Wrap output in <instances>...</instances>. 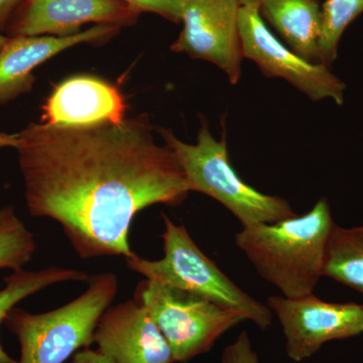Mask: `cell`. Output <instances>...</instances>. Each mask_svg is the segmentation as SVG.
Returning <instances> with one entry per match:
<instances>
[{
    "instance_id": "obj_22",
    "label": "cell",
    "mask_w": 363,
    "mask_h": 363,
    "mask_svg": "<svg viewBox=\"0 0 363 363\" xmlns=\"http://www.w3.org/2000/svg\"><path fill=\"white\" fill-rule=\"evenodd\" d=\"M26 0H0V33L6 30L14 14Z\"/></svg>"
},
{
    "instance_id": "obj_7",
    "label": "cell",
    "mask_w": 363,
    "mask_h": 363,
    "mask_svg": "<svg viewBox=\"0 0 363 363\" xmlns=\"http://www.w3.org/2000/svg\"><path fill=\"white\" fill-rule=\"evenodd\" d=\"M267 306L278 318L286 353L296 362L313 357L329 341L363 333V305L325 302L312 293L298 298L272 296Z\"/></svg>"
},
{
    "instance_id": "obj_3",
    "label": "cell",
    "mask_w": 363,
    "mask_h": 363,
    "mask_svg": "<svg viewBox=\"0 0 363 363\" xmlns=\"http://www.w3.org/2000/svg\"><path fill=\"white\" fill-rule=\"evenodd\" d=\"M157 131L180 164L189 191L213 198L243 227L274 223L297 215L286 200L255 190L238 175L229 159L225 133L216 140L207 121H201L194 145L183 142L167 128Z\"/></svg>"
},
{
    "instance_id": "obj_20",
    "label": "cell",
    "mask_w": 363,
    "mask_h": 363,
    "mask_svg": "<svg viewBox=\"0 0 363 363\" xmlns=\"http://www.w3.org/2000/svg\"><path fill=\"white\" fill-rule=\"evenodd\" d=\"M222 363H260L259 357L252 350L247 332H242L235 342L227 346L222 353Z\"/></svg>"
},
{
    "instance_id": "obj_8",
    "label": "cell",
    "mask_w": 363,
    "mask_h": 363,
    "mask_svg": "<svg viewBox=\"0 0 363 363\" xmlns=\"http://www.w3.org/2000/svg\"><path fill=\"white\" fill-rule=\"evenodd\" d=\"M240 32L245 59L255 62L266 77L281 78L313 101L343 104L344 86L329 67L303 59L272 35L259 9L241 6Z\"/></svg>"
},
{
    "instance_id": "obj_24",
    "label": "cell",
    "mask_w": 363,
    "mask_h": 363,
    "mask_svg": "<svg viewBox=\"0 0 363 363\" xmlns=\"http://www.w3.org/2000/svg\"><path fill=\"white\" fill-rule=\"evenodd\" d=\"M241 6H253L259 9L264 0H238Z\"/></svg>"
},
{
    "instance_id": "obj_2",
    "label": "cell",
    "mask_w": 363,
    "mask_h": 363,
    "mask_svg": "<svg viewBox=\"0 0 363 363\" xmlns=\"http://www.w3.org/2000/svg\"><path fill=\"white\" fill-rule=\"evenodd\" d=\"M334 225L328 201L322 198L301 216L242 227L234 242L257 274L284 297H303L312 294L323 277L325 252Z\"/></svg>"
},
{
    "instance_id": "obj_11",
    "label": "cell",
    "mask_w": 363,
    "mask_h": 363,
    "mask_svg": "<svg viewBox=\"0 0 363 363\" xmlns=\"http://www.w3.org/2000/svg\"><path fill=\"white\" fill-rule=\"evenodd\" d=\"M98 350L117 363H174L168 341L135 298L111 306L94 333Z\"/></svg>"
},
{
    "instance_id": "obj_9",
    "label": "cell",
    "mask_w": 363,
    "mask_h": 363,
    "mask_svg": "<svg viewBox=\"0 0 363 363\" xmlns=\"http://www.w3.org/2000/svg\"><path fill=\"white\" fill-rule=\"evenodd\" d=\"M238 0H185L173 52L210 62L238 84L245 60L240 32Z\"/></svg>"
},
{
    "instance_id": "obj_14",
    "label": "cell",
    "mask_w": 363,
    "mask_h": 363,
    "mask_svg": "<svg viewBox=\"0 0 363 363\" xmlns=\"http://www.w3.org/2000/svg\"><path fill=\"white\" fill-rule=\"evenodd\" d=\"M259 11L293 52L319 64L322 7L317 0H264Z\"/></svg>"
},
{
    "instance_id": "obj_21",
    "label": "cell",
    "mask_w": 363,
    "mask_h": 363,
    "mask_svg": "<svg viewBox=\"0 0 363 363\" xmlns=\"http://www.w3.org/2000/svg\"><path fill=\"white\" fill-rule=\"evenodd\" d=\"M67 363H117L112 358L107 357L99 350H92L90 348H83L77 351L72 357L70 362Z\"/></svg>"
},
{
    "instance_id": "obj_23",
    "label": "cell",
    "mask_w": 363,
    "mask_h": 363,
    "mask_svg": "<svg viewBox=\"0 0 363 363\" xmlns=\"http://www.w3.org/2000/svg\"><path fill=\"white\" fill-rule=\"evenodd\" d=\"M16 135H9V133H0V149L2 147H13L16 145Z\"/></svg>"
},
{
    "instance_id": "obj_19",
    "label": "cell",
    "mask_w": 363,
    "mask_h": 363,
    "mask_svg": "<svg viewBox=\"0 0 363 363\" xmlns=\"http://www.w3.org/2000/svg\"><path fill=\"white\" fill-rule=\"evenodd\" d=\"M140 13H150L162 16L174 23H180L185 0H121Z\"/></svg>"
},
{
    "instance_id": "obj_10",
    "label": "cell",
    "mask_w": 363,
    "mask_h": 363,
    "mask_svg": "<svg viewBox=\"0 0 363 363\" xmlns=\"http://www.w3.org/2000/svg\"><path fill=\"white\" fill-rule=\"evenodd\" d=\"M140 14L121 0H26L7 26V37H70L89 23L133 26Z\"/></svg>"
},
{
    "instance_id": "obj_13",
    "label": "cell",
    "mask_w": 363,
    "mask_h": 363,
    "mask_svg": "<svg viewBox=\"0 0 363 363\" xmlns=\"http://www.w3.org/2000/svg\"><path fill=\"white\" fill-rule=\"evenodd\" d=\"M128 106L116 86L92 76H76L57 86L43 106L50 125L121 123Z\"/></svg>"
},
{
    "instance_id": "obj_6",
    "label": "cell",
    "mask_w": 363,
    "mask_h": 363,
    "mask_svg": "<svg viewBox=\"0 0 363 363\" xmlns=\"http://www.w3.org/2000/svg\"><path fill=\"white\" fill-rule=\"evenodd\" d=\"M133 298L159 327L175 362L209 352L224 333L247 320L207 298L152 279L138 283Z\"/></svg>"
},
{
    "instance_id": "obj_1",
    "label": "cell",
    "mask_w": 363,
    "mask_h": 363,
    "mask_svg": "<svg viewBox=\"0 0 363 363\" xmlns=\"http://www.w3.org/2000/svg\"><path fill=\"white\" fill-rule=\"evenodd\" d=\"M147 116L121 123H30L16 133L28 212L58 222L83 259L133 255L138 212L177 206L190 191L168 145Z\"/></svg>"
},
{
    "instance_id": "obj_16",
    "label": "cell",
    "mask_w": 363,
    "mask_h": 363,
    "mask_svg": "<svg viewBox=\"0 0 363 363\" xmlns=\"http://www.w3.org/2000/svg\"><path fill=\"white\" fill-rule=\"evenodd\" d=\"M89 276L84 272L67 267H51L40 271H26L21 269L13 271L4 279V288L0 290V325L4 323L9 313L18 303L33 294L44 290L47 286L65 281H87ZM0 363H18L0 343Z\"/></svg>"
},
{
    "instance_id": "obj_15",
    "label": "cell",
    "mask_w": 363,
    "mask_h": 363,
    "mask_svg": "<svg viewBox=\"0 0 363 363\" xmlns=\"http://www.w3.org/2000/svg\"><path fill=\"white\" fill-rule=\"evenodd\" d=\"M323 276L363 294V225L333 226L325 252Z\"/></svg>"
},
{
    "instance_id": "obj_12",
    "label": "cell",
    "mask_w": 363,
    "mask_h": 363,
    "mask_svg": "<svg viewBox=\"0 0 363 363\" xmlns=\"http://www.w3.org/2000/svg\"><path fill=\"white\" fill-rule=\"evenodd\" d=\"M121 28L94 26L70 37H9L0 51V105L32 90L33 71L45 61L70 48L111 39Z\"/></svg>"
},
{
    "instance_id": "obj_25",
    "label": "cell",
    "mask_w": 363,
    "mask_h": 363,
    "mask_svg": "<svg viewBox=\"0 0 363 363\" xmlns=\"http://www.w3.org/2000/svg\"><path fill=\"white\" fill-rule=\"evenodd\" d=\"M7 40H9V37H7L6 35H4L2 33H0V51H1V49L4 47V45L6 44Z\"/></svg>"
},
{
    "instance_id": "obj_4",
    "label": "cell",
    "mask_w": 363,
    "mask_h": 363,
    "mask_svg": "<svg viewBox=\"0 0 363 363\" xmlns=\"http://www.w3.org/2000/svg\"><path fill=\"white\" fill-rule=\"evenodd\" d=\"M82 295L52 311L33 314L14 307L4 323L20 343L18 363H67L77 351L94 343L100 318L118 290L113 272L88 279Z\"/></svg>"
},
{
    "instance_id": "obj_5",
    "label": "cell",
    "mask_w": 363,
    "mask_h": 363,
    "mask_svg": "<svg viewBox=\"0 0 363 363\" xmlns=\"http://www.w3.org/2000/svg\"><path fill=\"white\" fill-rule=\"evenodd\" d=\"M162 216L164 225L161 235L164 257L150 260L133 253L125 259L128 269L145 279L207 298L250 320L262 330L269 328L272 321L269 308L236 286L198 247L185 226L176 224L164 213Z\"/></svg>"
},
{
    "instance_id": "obj_18",
    "label": "cell",
    "mask_w": 363,
    "mask_h": 363,
    "mask_svg": "<svg viewBox=\"0 0 363 363\" xmlns=\"http://www.w3.org/2000/svg\"><path fill=\"white\" fill-rule=\"evenodd\" d=\"M363 11V0H327L322 6L319 64L330 66L337 56L339 40L351 21Z\"/></svg>"
},
{
    "instance_id": "obj_17",
    "label": "cell",
    "mask_w": 363,
    "mask_h": 363,
    "mask_svg": "<svg viewBox=\"0 0 363 363\" xmlns=\"http://www.w3.org/2000/svg\"><path fill=\"white\" fill-rule=\"evenodd\" d=\"M37 248L35 236L16 214L6 206L0 209V269H23Z\"/></svg>"
}]
</instances>
